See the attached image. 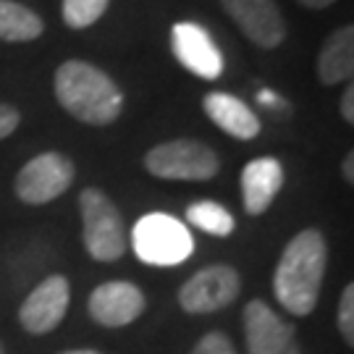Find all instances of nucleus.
Returning <instances> with one entry per match:
<instances>
[{
    "label": "nucleus",
    "instance_id": "nucleus-1",
    "mask_svg": "<svg viewBox=\"0 0 354 354\" xmlns=\"http://www.w3.org/2000/svg\"><path fill=\"white\" fill-rule=\"evenodd\" d=\"M326 263L328 247L317 228H304L286 244L273 276V291L283 310L297 317L315 310L326 279Z\"/></svg>",
    "mask_w": 354,
    "mask_h": 354
},
{
    "label": "nucleus",
    "instance_id": "nucleus-2",
    "mask_svg": "<svg viewBox=\"0 0 354 354\" xmlns=\"http://www.w3.org/2000/svg\"><path fill=\"white\" fill-rule=\"evenodd\" d=\"M55 97L82 124L108 127L124 111V95L111 76L87 61H66L55 71Z\"/></svg>",
    "mask_w": 354,
    "mask_h": 354
},
{
    "label": "nucleus",
    "instance_id": "nucleus-3",
    "mask_svg": "<svg viewBox=\"0 0 354 354\" xmlns=\"http://www.w3.org/2000/svg\"><path fill=\"white\" fill-rule=\"evenodd\" d=\"M79 210L84 223V247L92 260L115 263L129 250L127 223L105 192L87 187L79 194Z\"/></svg>",
    "mask_w": 354,
    "mask_h": 354
},
{
    "label": "nucleus",
    "instance_id": "nucleus-4",
    "mask_svg": "<svg viewBox=\"0 0 354 354\" xmlns=\"http://www.w3.org/2000/svg\"><path fill=\"white\" fill-rule=\"evenodd\" d=\"M131 244L147 266H178L194 250L189 228L165 213H147L134 223Z\"/></svg>",
    "mask_w": 354,
    "mask_h": 354
},
{
    "label": "nucleus",
    "instance_id": "nucleus-5",
    "mask_svg": "<svg viewBox=\"0 0 354 354\" xmlns=\"http://www.w3.org/2000/svg\"><path fill=\"white\" fill-rule=\"evenodd\" d=\"M145 168L168 181H207L221 171V160L205 142L171 140L145 155Z\"/></svg>",
    "mask_w": 354,
    "mask_h": 354
},
{
    "label": "nucleus",
    "instance_id": "nucleus-6",
    "mask_svg": "<svg viewBox=\"0 0 354 354\" xmlns=\"http://www.w3.org/2000/svg\"><path fill=\"white\" fill-rule=\"evenodd\" d=\"M76 171L74 163L61 152H42L32 158L16 176V197L26 205H48L50 200L61 197Z\"/></svg>",
    "mask_w": 354,
    "mask_h": 354
},
{
    "label": "nucleus",
    "instance_id": "nucleus-7",
    "mask_svg": "<svg viewBox=\"0 0 354 354\" xmlns=\"http://www.w3.org/2000/svg\"><path fill=\"white\" fill-rule=\"evenodd\" d=\"M239 289L241 279L231 266H207L178 289V304L189 315H207L228 307L239 297Z\"/></svg>",
    "mask_w": 354,
    "mask_h": 354
},
{
    "label": "nucleus",
    "instance_id": "nucleus-8",
    "mask_svg": "<svg viewBox=\"0 0 354 354\" xmlns=\"http://www.w3.org/2000/svg\"><path fill=\"white\" fill-rule=\"evenodd\" d=\"M68 299H71V286L68 279L55 273L37 283L29 291L21 310H19V320L24 330H29L32 336H45L61 326V320L66 317L68 310Z\"/></svg>",
    "mask_w": 354,
    "mask_h": 354
},
{
    "label": "nucleus",
    "instance_id": "nucleus-9",
    "mask_svg": "<svg viewBox=\"0 0 354 354\" xmlns=\"http://www.w3.org/2000/svg\"><path fill=\"white\" fill-rule=\"evenodd\" d=\"M221 6L257 48L273 50L286 39V19L276 0H221Z\"/></svg>",
    "mask_w": 354,
    "mask_h": 354
},
{
    "label": "nucleus",
    "instance_id": "nucleus-10",
    "mask_svg": "<svg viewBox=\"0 0 354 354\" xmlns=\"http://www.w3.org/2000/svg\"><path fill=\"white\" fill-rule=\"evenodd\" d=\"M145 307H147V299L140 286L129 281H108L89 294L87 313L95 323H100L105 328H121L134 323L145 313Z\"/></svg>",
    "mask_w": 354,
    "mask_h": 354
},
{
    "label": "nucleus",
    "instance_id": "nucleus-11",
    "mask_svg": "<svg viewBox=\"0 0 354 354\" xmlns=\"http://www.w3.org/2000/svg\"><path fill=\"white\" fill-rule=\"evenodd\" d=\"M171 50L176 61L203 79H218L223 74V55L215 48L207 29L194 21H181L171 29Z\"/></svg>",
    "mask_w": 354,
    "mask_h": 354
},
{
    "label": "nucleus",
    "instance_id": "nucleus-12",
    "mask_svg": "<svg viewBox=\"0 0 354 354\" xmlns=\"http://www.w3.org/2000/svg\"><path fill=\"white\" fill-rule=\"evenodd\" d=\"M244 333L250 354H291L294 326L283 323L260 299H252L244 307Z\"/></svg>",
    "mask_w": 354,
    "mask_h": 354
},
{
    "label": "nucleus",
    "instance_id": "nucleus-13",
    "mask_svg": "<svg viewBox=\"0 0 354 354\" xmlns=\"http://www.w3.org/2000/svg\"><path fill=\"white\" fill-rule=\"evenodd\" d=\"M283 187V165L276 158L250 160L241 171V197L250 215H263Z\"/></svg>",
    "mask_w": 354,
    "mask_h": 354
},
{
    "label": "nucleus",
    "instance_id": "nucleus-14",
    "mask_svg": "<svg viewBox=\"0 0 354 354\" xmlns=\"http://www.w3.org/2000/svg\"><path fill=\"white\" fill-rule=\"evenodd\" d=\"M205 113L218 129L236 140H254L260 134V118L252 113V108L239 97L228 92H210L205 95Z\"/></svg>",
    "mask_w": 354,
    "mask_h": 354
},
{
    "label": "nucleus",
    "instance_id": "nucleus-15",
    "mask_svg": "<svg viewBox=\"0 0 354 354\" xmlns=\"http://www.w3.org/2000/svg\"><path fill=\"white\" fill-rule=\"evenodd\" d=\"M354 74V26L336 29L317 55V79L323 84L349 82Z\"/></svg>",
    "mask_w": 354,
    "mask_h": 354
},
{
    "label": "nucleus",
    "instance_id": "nucleus-16",
    "mask_svg": "<svg viewBox=\"0 0 354 354\" xmlns=\"http://www.w3.org/2000/svg\"><path fill=\"white\" fill-rule=\"evenodd\" d=\"M45 32V21L32 8L13 0H0V39L3 42H29Z\"/></svg>",
    "mask_w": 354,
    "mask_h": 354
},
{
    "label": "nucleus",
    "instance_id": "nucleus-17",
    "mask_svg": "<svg viewBox=\"0 0 354 354\" xmlns=\"http://www.w3.org/2000/svg\"><path fill=\"white\" fill-rule=\"evenodd\" d=\"M187 221L210 236H228L234 231V215L228 213L223 205L210 203V200L192 203L187 207Z\"/></svg>",
    "mask_w": 354,
    "mask_h": 354
},
{
    "label": "nucleus",
    "instance_id": "nucleus-18",
    "mask_svg": "<svg viewBox=\"0 0 354 354\" xmlns=\"http://www.w3.org/2000/svg\"><path fill=\"white\" fill-rule=\"evenodd\" d=\"M108 6L111 0H64V21L71 29H87L108 11Z\"/></svg>",
    "mask_w": 354,
    "mask_h": 354
},
{
    "label": "nucleus",
    "instance_id": "nucleus-19",
    "mask_svg": "<svg viewBox=\"0 0 354 354\" xmlns=\"http://www.w3.org/2000/svg\"><path fill=\"white\" fill-rule=\"evenodd\" d=\"M339 330L344 342L354 344V283H346L342 299H339Z\"/></svg>",
    "mask_w": 354,
    "mask_h": 354
},
{
    "label": "nucleus",
    "instance_id": "nucleus-20",
    "mask_svg": "<svg viewBox=\"0 0 354 354\" xmlns=\"http://www.w3.org/2000/svg\"><path fill=\"white\" fill-rule=\"evenodd\" d=\"M192 354H236V349H234V344H231L226 333L210 330V333H205L203 339L197 342Z\"/></svg>",
    "mask_w": 354,
    "mask_h": 354
},
{
    "label": "nucleus",
    "instance_id": "nucleus-21",
    "mask_svg": "<svg viewBox=\"0 0 354 354\" xmlns=\"http://www.w3.org/2000/svg\"><path fill=\"white\" fill-rule=\"evenodd\" d=\"M21 124V115L19 111L8 105V102H0V140H8L13 131Z\"/></svg>",
    "mask_w": 354,
    "mask_h": 354
},
{
    "label": "nucleus",
    "instance_id": "nucleus-22",
    "mask_svg": "<svg viewBox=\"0 0 354 354\" xmlns=\"http://www.w3.org/2000/svg\"><path fill=\"white\" fill-rule=\"evenodd\" d=\"M339 111H342V118L346 124H354V84H346L342 102H339Z\"/></svg>",
    "mask_w": 354,
    "mask_h": 354
},
{
    "label": "nucleus",
    "instance_id": "nucleus-23",
    "mask_svg": "<svg viewBox=\"0 0 354 354\" xmlns=\"http://www.w3.org/2000/svg\"><path fill=\"white\" fill-rule=\"evenodd\" d=\"M342 176L352 184L354 181V152L349 150L346 152V158H344V163H342Z\"/></svg>",
    "mask_w": 354,
    "mask_h": 354
},
{
    "label": "nucleus",
    "instance_id": "nucleus-24",
    "mask_svg": "<svg viewBox=\"0 0 354 354\" xmlns=\"http://www.w3.org/2000/svg\"><path fill=\"white\" fill-rule=\"evenodd\" d=\"M257 100L263 102V105H268V108H279V105H283V100H281L279 95H273V92H268V89H263V92L257 95Z\"/></svg>",
    "mask_w": 354,
    "mask_h": 354
},
{
    "label": "nucleus",
    "instance_id": "nucleus-25",
    "mask_svg": "<svg viewBox=\"0 0 354 354\" xmlns=\"http://www.w3.org/2000/svg\"><path fill=\"white\" fill-rule=\"evenodd\" d=\"M299 6H304V8H313V11H323V8H328V6H333L336 0H297Z\"/></svg>",
    "mask_w": 354,
    "mask_h": 354
},
{
    "label": "nucleus",
    "instance_id": "nucleus-26",
    "mask_svg": "<svg viewBox=\"0 0 354 354\" xmlns=\"http://www.w3.org/2000/svg\"><path fill=\"white\" fill-rule=\"evenodd\" d=\"M61 354H102V352H95V349H71V352H61Z\"/></svg>",
    "mask_w": 354,
    "mask_h": 354
},
{
    "label": "nucleus",
    "instance_id": "nucleus-27",
    "mask_svg": "<svg viewBox=\"0 0 354 354\" xmlns=\"http://www.w3.org/2000/svg\"><path fill=\"white\" fill-rule=\"evenodd\" d=\"M0 354H6V349H3V342H0Z\"/></svg>",
    "mask_w": 354,
    "mask_h": 354
}]
</instances>
